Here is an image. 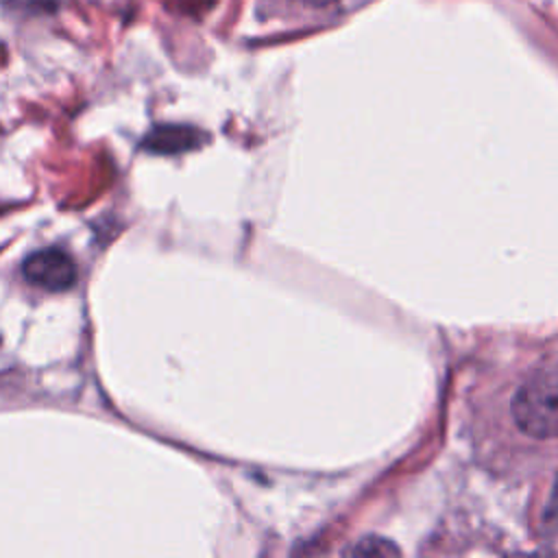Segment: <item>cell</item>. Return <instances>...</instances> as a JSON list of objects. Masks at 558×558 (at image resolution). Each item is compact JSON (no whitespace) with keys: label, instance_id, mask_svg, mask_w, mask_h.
<instances>
[{"label":"cell","instance_id":"obj_1","mask_svg":"<svg viewBox=\"0 0 558 558\" xmlns=\"http://www.w3.org/2000/svg\"><path fill=\"white\" fill-rule=\"evenodd\" d=\"M510 412L525 436H558V357L543 362L519 384Z\"/></svg>","mask_w":558,"mask_h":558},{"label":"cell","instance_id":"obj_2","mask_svg":"<svg viewBox=\"0 0 558 558\" xmlns=\"http://www.w3.org/2000/svg\"><path fill=\"white\" fill-rule=\"evenodd\" d=\"M22 275L26 281L50 290L63 292L76 281V262L61 248H41L28 255L22 264Z\"/></svg>","mask_w":558,"mask_h":558},{"label":"cell","instance_id":"obj_3","mask_svg":"<svg viewBox=\"0 0 558 558\" xmlns=\"http://www.w3.org/2000/svg\"><path fill=\"white\" fill-rule=\"evenodd\" d=\"M203 142L205 135L190 124H157L144 135L142 148L157 155H179L198 148Z\"/></svg>","mask_w":558,"mask_h":558},{"label":"cell","instance_id":"obj_4","mask_svg":"<svg viewBox=\"0 0 558 558\" xmlns=\"http://www.w3.org/2000/svg\"><path fill=\"white\" fill-rule=\"evenodd\" d=\"M68 0H2L7 11L17 15H50L57 13Z\"/></svg>","mask_w":558,"mask_h":558},{"label":"cell","instance_id":"obj_5","mask_svg":"<svg viewBox=\"0 0 558 558\" xmlns=\"http://www.w3.org/2000/svg\"><path fill=\"white\" fill-rule=\"evenodd\" d=\"M344 554H351V556H397L399 549L395 547V543L386 541V538H377V536H368V538H362L357 541L353 547L344 549Z\"/></svg>","mask_w":558,"mask_h":558},{"label":"cell","instance_id":"obj_6","mask_svg":"<svg viewBox=\"0 0 558 558\" xmlns=\"http://www.w3.org/2000/svg\"><path fill=\"white\" fill-rule=\"evenodd\" d=\"M543 532L551 543H558V477L554 480V486L549 490L547 506L543 510Z\"/></svg>","mask_w":558,"mask_h":558},{"label":"cell","instance_id":"obj_7","mask_svg":"<svg viewBox=\"0 0 558 558\" xmlns=\"http://www.w3.org/2000/svg\"><path fill=\"white\" fill-rule=\"evenodd\" d=\"M299 2H303V4H307V7H316V9H323V7H329V4H333L336 0H299Z\"/></svg>","mask_w":558,"mask_h":558}]
</instances>
